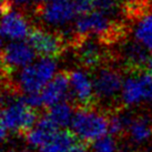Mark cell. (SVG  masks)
I'll return each instance as SVG.
<instances>
[{
  "mask_svg": "<svg viewBox=\"0 0 152 152\" xmlns=\"http://www.w3.org/2000/svg\"><path fill=\"white\" fill-rule=\"evenodd\" d=\"M37 122L36 109L27 103L23 96L19 97L11 90L4 91L0 118L1 139L6 140L13 134H26Z\"/></svg>",
  "mask_w": 152,
  "mask_h": 152,
  "instance_id": "cell-1",
  "label": "cell"
},
{
  "mask_svg": "<svg viewBox=\"0 0 152 152\" xmlns=\"http://www.w3.org/2000/svg\"><path fill=\"white\" fill-rule=\"evenodd\" d=\"M57 71L58 64L55 58L41 57L17 71V75L13 77L16 89L23 94L38 93L53 79Z\"/></svg>",
  "mask_w": 152,
  "mask_h": 152,
  "instance_id": "cell-2",
  "label": "cell"
},
{
  "mask_svg": "<svg viewBox=\"0 0 152 152\" xmlns=\"http://www.w3.org/2000/svg\"><path fill=\"white\" fill-rule=\"evenodd\" d=\"M110 122L106 114L92 107H81L75 112L70 124L71 132L77 139L90 143L107 134Z\"/></svg>",
  "mask_w": 152,
  "mask_h": 152,
  "instance_id": "cell-3",
  "label": "cell"
},
{
  "mask_svg": "<svg viewBox=\"0 0 152 152\" xmlns=\"http://www.w3.org/2000/svg\"><path fill=\"white\" fill-rule=\"evenodd\" d=\"M120 100L127 107L152 104V72L132 71L124 78Z\"/></svg>",
  "mask_w": 152,
  "mask_h": 152,
  "instance_id": "cell-4",
  "label": "cell"
},
{
  "mask_svg": "<svg viewBox=\"0 0 152 152\" xmlns=\"http://www.w3.org/2000/svg\"><path fill=\"white\" fill-rule=\"evenodd\" d=\"M118 29L119 27L115 26V22L111 20V16L99 10H91L80 15L73 25L77 39L91 37L93 34L99 36L102 40L107 41L108 39L115 38Z\"/></svg>",
  "mask_w": 152,
  "mask_h": 152,
  "instance_id": "cell-5",
  "label": "cell"
},
{
  "mask_svg": "<svg viewBox=\"0 0 152 152\" xmlns=\"http://www.w3.org/2000/svg\"><path fill=\"white\" fill-rule=\"evenodd\" d=\"M124 78L115 68L99 67L93 75V85L96 99L104 106H113L120 100Z\"/></svg>",
  "mask_w": 152,
  "mask_h": 152,
  "instance_id": "cell-6",
  "label": "cell"
},
{
  "mask_svg": "<svg viewBox=\"0 0 152 152\" xmlns=\"http://www.w3.org/2000/svg\"><path fill=\"white\" fill-rule=\"evenodd\" d=\"M38 18L51 28H62L76 21L79 15L73 0H49L37 11Z\"/></svg>",
  "mask_w": 152,
  "mask_h": 152,
  "instance_id": "cell-7",
  "label": "cell"
},
{
  "mask_svg": "<svg viewBox=\"0 0 152 152\" xmlns=\"http://www.w3.org/2000/svg\"><path fill=\"white\" fill-rule=\"evenodd\" d=\"M12 0L1 1V37L7 41H19L28 38L31 31L25 15L11 7Z\"/></svg>",
  "mask_w": 152,
  "mask_h": 152,
  "instance_id": "cell-8",
  "label": "cell"
},
{
  "mask_svg": "<svg viewBox=\"0 0 152 152\" xmlns=\"http://www.w3.org/2000/svg\"><path fill=\"white\" fill-rule=\"evenodd\" d=\"M36 51L29 42L25 40L8 41L2 48L1 61L4 73L11 77L15 72L32 64L36 59Z\"/></svg>",
  "mask_w": 152,
  "mask_h": 152,
  "instance_id": "cell-9",
  "label": "cell"
},
{
  "mask_svg": "<svg viewBox=\"0 0 152 152\" xmlns=\"http://www.w3.org/2000/svg\"><path fill=\"white\" fill-rule=\"evenodd\" d=\"M28 42L40 57L56 58L64 50V40L59 34L42 28H34L30 31Z\"/></svg>",
  "mask_w": 152,
  "mask_h": 152,
  "instance_id": "cell-10",
  "label": "cell"
},
{
  "mask_svg": "<svg viewBox=\"0 0 152 152\" xmlns=\"http://www.w3.org/2000/svg\"><path fill=\"white\" fill-rule=\"evenodd\" d=\"M70 94L81 107H91L96 100L93 77L82 68L72 70L69 73Z\"/></svg>",
  "mask_w": 152,
  "mask_h": 152,
  "instance_id": "cell-11",
  "label": "cell"
},
{
  "mask_svg": "<svg viewBox=\"0 0 152 152\" xmlns=\"http://www.w3.org/2000/svg\"><path fill=\"white\" fill-rule=\"evenodd\" d=\"M77 58L83 68H96L106 58V52L98 40L90 37L77 39Z\"/></svg>",
  "mask_w": 152,
  "mask_h": 152,
  "instance_id": "cell-12",
  "label": "cell"
},
{
  "mask_svg": "<svg viewBox=\"0 0 152 152\" xmlns=\"http://www.w3.org/2000/svg\"><path fill=\"white\" fill-rule=\"evenodd\" d=\"M70 94L69 75L66 72L57 73L53 79L40 91V97L45 107H51L62 101H67Z\"/></svg>",
  "mask_w": 152,
  "mask_h": 152,
  "instance_id": "cell-13",
  "label": "cell"
},
{
  "mask_svg": "<svg viewBox=\"0 0 152 152\" xmlns=\"http://www.w3.org/2000/svg\"><path fill=\"white\" fill-rule=\"evenodd\" d=\"M60 129L47 115L38 120L32 129L26 133V142L30 148L38 149L39 151L46 147L53 139Z\"/></svg>",
  "mask_w": 152,
  "mask_h": 152,
  "instance_id": "cell-14",
  "label": "cell"
},
{
  "mask_svg": "<svg viewBox=\"0 0 152 152\" xmlns=\"http://www.w3.org/2000/svg\"><path fill=\"white\" fill-rule=\"evenodd\" d=\"M148 50V48L135 40L124 43L121 48V58L123 64L131 71L145 70L151 59V55H149Z\"/></svg>",
  "mask_w": 152,
  "mask_h": 152,
  "instance_id": "cell-15",
  "label": "cell"
},
{
  "mask_svg": "<svg viewBox=\"0 0 152 152\" xmlns=\"http://www.w3.org/2000/svg\"><path fill=\"white\" fill-rule=\"evenodd\" d=\"M131 143L142 145L152 139V117L149 115H133L130 119L126 130Z\"/></svg>",
  "mask_w": 152,
  "mask_h": 152,
  "instance_id": "cell-16",
  "label": "cell"
},
{
  "mask_svg": "<svg viewBox=\"0 0 152 152\" xmlns=\"http://www.w3.org/2000/svg\"><path fill=\"white\" fill-rule=\"evenodd\" d=\"M75 112L76 111L69 102L62 101L51 106L47 113V117L59 129H62L71 124Z\"/></svg>",
  "mask_w": 152,
  "mask_h": 152,
  "instance_id": "cell-17",
  "label": "cell"
},
{
  "mask_svg": "<svg viewBox=\"0 0 152 152\" xmlns=\"http://www.w3.org/2000/svg\"><path fill=\"white\" fill-rule=\"evenodd\" d=\"M133 38L142 46L152 49V11L143 15L133 28Z\"/></svg>",
  "mask_w": 152,
  "mask_h": 152,
  "instance_id": "cell-18",
  "label": "cell"
},
{
  "mask_svg": "<svg viewBox=\"0 0 152 152\" xmlns=\"http://www.w3.org/2000/svg\"><path fill=\"white\" fill-rule=\"evenodd\" d=\"M76 137L72 132L66 130H59L46 147H43L40 152H68L69 149L76 143Z\"/></svg>",
  "mask_w": 152,
  "mask_h": 152,
  "instance_id": "cell-19",
  "label": "cell"
},
{
  "mask_svg": "<svg viewBox=\"0 0 152 152\" xmlns=\"http://www.w3.org/2000/svg\"><path fill=\"white\" fill-rule=\"evenodd\" d=\"M131 117H132V114L129 112H124V111L123 112H114L109 118V131L111 132V134L121 135L123 132L126 133Z\"/></svg>",
  "mask_w": 152,
  "mask_h": 152,
  "instance_id": "cell-20",
  "label": "cell"
},
{
  "mask_svg": "<svg viewBox=\"0 0 152 152\" xmlns=\"http://www.w3.org/2000/svg\"><path fill=\"white\" fill-rule=\"evenodd\" d=\"M91 152H118V141L115 135L106 134L92 142Z\"/></svg>",
  "mask_w": 152,
  "mask_h": 152,
  "instance_id": "cell-21",
  "label": "cell"
},
{
  "mask_svg": "<svg viewBox=\"0 0 152 152\" xmlns=\"http://www.w3.org/2000/svg\"><path fill=\"white\" fill-rule=\"evenodd\" d=\"M93 10H99L109 16H114L118 10V0H93Z\"/></svg>",
  "mask_w": 152,
  "mask_h": 152,
  "instance_id": "cell-22",
  "label": "cell"
},
{
  "mask_svg": "<svg viewBox=\"0 0 152 152\" xmlns=\"http://www.w3.org/2000/svg\"><path fill=\"white\" fill-rule=\"evenodd\" d=\"M73 4L76 6L79 15H83L94 9L93 0H73Z\"/></svg>",
  "mask_w": 152,
  "mask_h": 152,
  "instance_id": "cell-23",
  "label": "cell"
},
{
  "mask_svg": "<svg viewBox=\"0 0 152 152\" xmlns=\"http://www.w3.org/2000/svg\"><path fill=\"white\" fill-rule=\"evenodd\" d=\"M68 152H88V150H87V148H86L83 144L77 143L76 142L71 148L69 149V151Z\"/></svg>",
  "mask_w": 152,
  "mask_h": 152,
  "instance_id": "cell-24",
  "label": "cell"
},
{
  "mask_svg": "<svg viewBox=\"0 0 152 152\" xmlns=\"http://www.w3.org/2000/svg\"><path fill=\"white\" fill-rule=\"evenodd\" d=\"M15 4H20V6H27V4H31V2H34L36 0H12Z\"/></svg>",
  "mask_w": 152,
  "mask_h": 152,
  "instance_id": "cell-25",
  "label": "cell"
},
{
  "mask_svg": "<svg viewBox=\"0 0 152 152\" xmlns=\"http://www.w3.org/2000/svg\"><path fill=\"white\" fill-rule=\"evenodd\" d=\"M6 152H31L29 150V149H21V148H16V149H10V150H8V151Z\"/></svg>",
  "mask_w": 152,
  "mask_h": 152,
  "instance_id": "cell-26",
  "label": "cell"
},
{
  "mask_svg": "<svg viewBox=\"0 0 152 152\" xmlns=\"http://www.w3.org/2000/svg\"><path fill=\"white\" fill-rule=\"evenodd\" d=\"M151 57H152V49H151Z\"/></svg>",
  "mask_w": 152,
  "mask_h": 152,
  "instance_id": "cell-27",
  "label": "cell"
}]
</instances>
